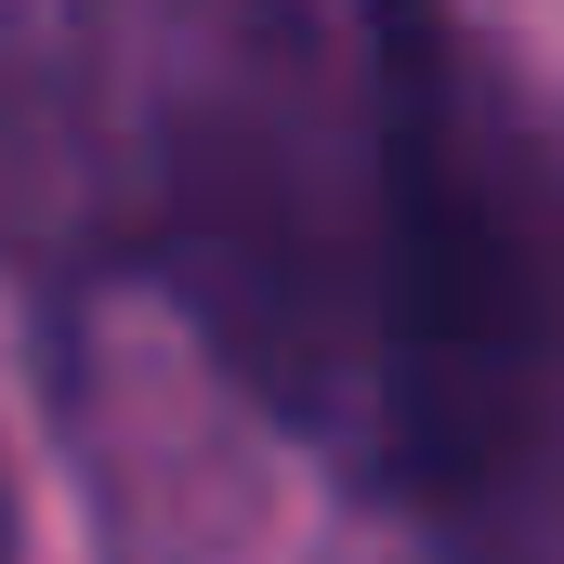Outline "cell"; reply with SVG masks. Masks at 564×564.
Listing matches in <instances>:
<instances>
[{
	"label": "cell",
	"instance_id": "obj_1",
	"mask_svg": "<svg viewBox=\"0 0 564 564\" xmlns=\"http://www.w3.org/2000/svg\"><path fill=\"white\" fill-rule=\"evenodd\" d=\"M368 381L394 486L446 525L564 473V171L446 26H381Z\"/></svg>",
	"mask_w": 564,
	"mask_h": 564
}]
</instances>
